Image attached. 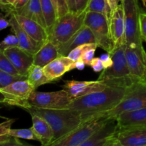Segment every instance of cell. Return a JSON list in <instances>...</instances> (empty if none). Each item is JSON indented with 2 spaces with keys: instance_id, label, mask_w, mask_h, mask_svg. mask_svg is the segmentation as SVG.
Here are the masks:
<instances>
[{
  "instance_id": "10",
  "label": "cell",
  "mask_w": 146,
  "mask_h": 146,
  "mask_svg": "<svg viewBox=\"0 0 146 146\" xmlns=\"http://www.w3.org/2000/svg\"><path fill=\"white\" fill-rule=\"evenodd\" d=\"M74 101L68 93L63 88L52 92L33 91L29 98L32 107L46 109H66Z\"/></svg>"
},
{
  "instance_id": "8",
  "label": "cell",
  "mask_w": 146,
  "mask_h": 146,
  "mask_svg": "<svg viewBox=\"0 0 146 146\" xmlns=\"http://www.w3.org/2000/svg\"><path fill=\"white\" fill-rule=\"evenodd\" d=\"M35 90L27 80L17 81L0 88L1 103L5 106L19 107L27 111L32 107L29 104V98Z\"/></svg>"
},
{
  "instance_id": "22",
  "label": "cell",
  "mask_w": 146,
  "mask_h": 146,
  "mask_svg": "<svg viewBox=\"0 0 146 146\" xmlns=\"http://www.w3.org/2000/svg\"><path fill=\"white\" fill-rule=\"evenodd\" d=\"M32 121V128L41 143V146L49 145L54 141V131L49 124L41 117L35 114H30Z\"/></svg>"
},
{
  "instance_id": "37",
  "label": "cell",
  "mask_w": 146,
  "mask_h": 146,
  "mask_svg": "<svg viewBox=\"0 0 146 146\" xmlns=\"http://www.w3.org/2000/svg\"><path fill=\"white\" fill-rule=\"evenodd\" d=\"M140 31L143 41L146 42V13L141 11L139 17Z\"/></svg>"
},
{
  "instance_id": "28",
  "label": "cell",
  "mask_w": 146,
  "mask_h": 146,
  "mask_svg": "<svg viewBox=\"0 0 146 146\" xmlns=\"http://www.w3.org/2000/svg\"><path fill=\"white\" fill-rule=\"evenodd\" d=\"M9 135V136L14 137V138L38 141L36 135L31 127L29 128H17V129L11 128Z\"/></svg>"
},
{
  "instance_id": "38",
  "label": "cell",
  "mask_w": 146,
  "mask_h": 146,
  "mask_svg": "<svg viewBox=\"0 0 146 146\" xmlns=\"http://www.w3.org/2000/svg\"><path fill=\"white\" fill-rule=\"evenodd\" d=\"M16 0H0L1 8L5 12V17L11 15L12 12V7Z\"/></svg>"
},
{
  "instance_id": "9",
  "label": "cell",
  "mask_w": 146,
  "mask_h": 146,
  "mask_svg": "<svg viewBox=\"0 0 146 146\" xmlns=\"http://www.w3.org/2000/svg\"><path fill=\"white\" fill-rule=\"evenodd\" d=\"M144 108H146V81H138L127 88L119 104L106 113L109 117L115 118L124 112Z\"/></svg>"
},
{
  "instance_id": "16",
  "label": "cell",
  "mask_w": 146,
  "mask_h": 146,
  "mask_svg": "<svg viewBox=\"0 0 146 146\" xmlns=\"http://www.w3.org/2000/svg\"><path fill=\"white\" fill-rule=\"evenodd\" d=\"M76 68V61L68 56L58 57L43 68L47 78L53 82L60 79L65 74Z\"/></svg>"
},
{
  "instance_id": "5",
  "label": "cell",
  "mask_w": 146,
  "mask_h": 146,
  "mask_svg": "<svg viewBox=\"0 0 146 146\" xmlns=\"http://www.w3.org/2000/svg\"><path fill=\"white\" fill-rule=\"evenodd\" d=\"M125 21V38L127 46L144 49L140 31L139 17L141 12L138 0H121Z\"/></svg>"
},
{
  "instance_id": "32",
  "label": "cell",
  "mask_w": 146,
  "mask_h": 146,
  "mask_svg": "<svg viewBox=\"0 0 146 146\" xmlns=\"http://www.w3.org/2000/svg\"><path fill=\"white\" fill-rule=\"evenodd\" d=\"M97 45L96 44H83V45L79 46H77L76 48H75L74 49H73L71 52L68 54V55L67 56L68 57H69L71 59H72L73 61H77L81 58V57L82 56L83 54L84 53V51L86 50H87L88 48H91V47Z\"/></svg>"
},
{
  "instance_id": "11",
  "label": "cell",
  "mask_w": 146,
  "mask_h": 146,
  "mask_svg": "<svg viewBox=\"0 0 146 146\" xmlns=\"http://www.w3.org/2000/svg\"><path fill=\"white\" fill-rule=\"evenodd\" d=\"M107 86L98 81H64L62 88L68 93L73 99L88 95L92 93L102 91L107 88Z\"/></svg>"
},
{
  "instance_id": "26",
  "label": "cell",
  "mask_w": 146,
  "mask_h": 146,
  "mask_svg": "<svg viewBox=\"0 0 146 146\" xmlns=\"http://www.w3.org/2000/svg\"><path fill=\"white\" fill-rule=\"evenodd\" d=\"M43 15L46 23V29L49 34L57 20L55 7L51 0H40Z\"/></svg>"
},
{
  "instance_id": "13",
  "label": "cell",
  "mask_w": 146,
  "mask_h": 146,
  "mask_svg": "<svg viewBox=\"0 0 146 146\" xmlns=\"http://www.w3.org/2000/svg\"><path fill=\"white\" fill-rule=\"evenodd\" d=\"M1 51L4 52L19 74L27 76L29 69L34 64V55L19 46L11 47Z\"/></svg>"
},
{
  "instance_id": "49",
  "label": "cell",
  "mask_w": 146,
  "mask_h": 146,
  "mask_svg": "<svg viewBox=\"0 0 146 146\" xmlns=\"http://www.w3.org/2000/svg\"><path fill=\"white\" fill-rule=\"evenodd\" d=\"M141 1H142L144 7H146V0H141Z\"/></svg>"
},
{
  "instance_id": "40",
  "label": "cell",
  "mask_w": 146,
  "mask_h": 146,
  "mask_svg": "<svg viewBox=\"0 0 146 146\" xmlns=\"http://www.w3.org/2000/svg\"><path fill=\"white\" fill-rule=\"evenodd\" d=\"M100 58H101V61H102L104 69L110 68V67H111L113 66V58L109 53H106V54H101V56H100Z\"/></svg>"
},
{
  "instance_id": "7",
  "label": "cell",
  "mask_w": 146,
  "mask_h": 146,
  "mask_svg": "<svg viewBox=\"0 0 146 146\" xmlns=\"http://www.w3.org/2000/svg\"><path fill=\"white\" fill-rule=\"evenodd\" d=\"M84 25L93 31L98 47L111 54L115 46L110 34L109 19L107 16L101 13L86 12Z\"/></svg>"
},
{
  "instance_id": "14",
  "label": "cell",
  "mask_w": 146,
  "mask_h": 146,
  "mask_svg": "<svg viewBox=\"0 0 146 146\" xmlns=\"http://www.w3.org/2000/svg\"><path fill=\"white\" fill-rule=\"evenodd\" d=\"M109 29L115 48L125 44L124 11L121 2L110 17Z\"/></svg>"
},
{
  "instance_id": "12",
  "label": "cell",
  "mask_w": 146,
  "mask_h": 146,
  "mask_svg": "<svg viewBox=\"0 0 146 146\" xmlns=\"http://www.w3.org/2000/svg\"><path fill=\"white\" fill-rule=\"evenodd\" d=\"M145 49L125 46V53L128 68L133 78L137 81H146V64L144 61Z\"/></svg>"
},
{
  "instance_id": "31",
  "label": "cell",
  "mask_w": 146,
  "mask_h": 146,
  "mask_svg": "<svg viewBox=\"0 0 146 146\" xmlns=\"http://www.w3.org/2000/svg\"><path fill=\"white\" fill-rule=\"evenodd\" d=\"M15 121V118H7L0 124V142L11 137L9 133L11 129V125Z\"/></svg>"
},
{
  "instance_id": "35",
  "label": "cell",
  "mask_w": 146,
  "mask_h": 146,
  "mask_svg": "<svg viewBox=\"0 0 146 146\" xmlns=\"http://www.w3.org/2000/svg\"><path fill=\"white\" fill-rule=\"evenodd\" d=\"M97 47H98V45H95L94 46L91 47V48H88L87 50H86L84 54H83L82 56L79 59L80 61H83L86 64V66H90L91 61L94 58L96 49L97 48Z\"/></svg>"
},
{
  "instance_id": "6",
  "label": "cell",
  "mask_w": 146,
  "mask_h": 146,
  "mask_svg": "<svg viewBox=\"0 0 146 146\" xmlns=\"http://www.w3.org/2000/svg\"><path fill=\"white\" fill-rule=\"evenodd\" d=\"M106 113L83 122L76 129L48 146H78L99 131L111 118Z\"/></svg>"
},
{
  "instance_id": "29",
  "label": "cell",
  "mask_w": 146,
  "mask_h": 146,
  "mask_svg": "<svg viewBox=\"0 0 146 146\" xmlns=\"http://www.w3.org/2000/svg\"><path fill=\"white\" fill-rule=\"evenodd\" d=\"M27 80V76L20 74H11L0 71V88H4L19 81Z\"/></svg>"
},
{
  "instance_id": "33",
  "label": "cell",
  "mask_w": 146,
  "mask_h": 146,
  "mask_svg": "<svg viewBox=\"0 0 146 146\" xmlns=\"http://www.w3.org/2000/svg\"><path fill=\"white\" fill-rule=\"evenodd\" d=\"M19 46V41L15 34H9L3 39L0 44V51H4L11 47Z\"/></svg>"
},
{
  "instance_id": "21",
  "label": "cell",
  "mask_w": 146,
  "mask_h": 146,
  "mask_svg": "<svg viewBox=\"0 0 146 146\" xmlns=\"http://www.w3.org/2000/svg\"><path fill=\"white\" fill-rule=\"evenodd\" d=\"M21 28L35 41L45 43L48 38V34L44 27L36 21L23 16L13 13Z\"/></svg>"
},
{
  "instance_id": "4",
  "label": "cell",
  "mask_w": 146,
  "mask_h": 146,
  "mask_svg": "<svg viewBox=\"0 0 146 146\" xmlns=\"http://www.w3.org/2000/svg\"><path fill=\"white\" fill-rule=\"evenodd\" d=\"M86 11L83 13L68 12L57 19L51 33L48 34L50 41L57 46L68 41L84 25Z\"/></svg>"
},
{
  "instance_id": "41",
  "label": "cell",
  "mask_w": 146,
  "mask_h": 146,
  "mask_svg": "<svg viewBox=\"0 0 146 146\" xmlns=\"http://www.w3.org/2000/svg\"><path fill=\"white\" fill-rule=\"evenodd\" d=\"M89 0H75L76 9L77 13H83L86 11Z\"/></svg>"
},
{
  "instance_id": "44",
  "label": "cell",
  "mask_w": 146,
  "mask_h": 146,
  "mask_svg": "<svg viewBox=\"0 0 146 146\" xmlns=\"http://www.w3.org/2000/svg\"><path fill=\"white\" fill-rule=\"evenodd\" d=\"M107 3L108 4V7L110 8V11H111V15L113 13L115 9L118 7L119 5V2H121V0H106ZM110 15V17H111ZM110 18V17H109Z\"/></svg>"
},
{
  "instance_id": "39",
  "label": "cell",
  "mask_w": 146,
  "mask_h": 146,
  "mask_svg": "<svg viewBox=\"0 0 146 146\" xmlns=\"http://www.w3.org/2000/svg\"><path fill=\"white\" fill-rule=\"evenodd\" d=\"M90 66L92 68L94 72L96 73L102 72L104 70V65H103L102 61H101L100 57L99 58H98V57H94L92 61H91Z\"/></svg>"
},
{
  "instance_id": "47",
  "label": "cell",
  "mask_w": 146,
  "mask_h": 146,
  "mask_svg": "<svg viewBox=\"0 0 146 146\" xmlns=\"http://www.w3.org/2000/svg\"><path fill=\"white\" fill-rule=\"evenodd\" d=\"M85 66L86 64L83 61H80V60L76 61V68H77L79 71H81V70L84 69L85 68Z\"/></svg>"
},
{
  "instance_id": "19",
  "label": "cell",
  "mask_w": 146,
  "mask_h": 146,
  "mask_svg": "<svg viewBox=\"0 0 146 146\" xmlns=\"http://www.w3.org/2000/svg\"><path fill=\"white\" fill-rule=\"evenodd\" d=\"M117 130L116 118L111 117L99 131L78 146H104L107 140L116 133Z\"/></svg>"
},
{
  "instance_id": "27",
  "label": "cell",
  "mask_w": 146,
  "mask_h": 146,
  "mask_svg": "<svg viewBox=\"0 0 146 146\" xmlns=\"http://www.w3.org/2000/svg\"><path fill=\"white\" fill-rule=\"evenodd\" d=\"M86 11L104 14L107 16L108 19L111 15V11L106 0H89Z\"/></svg>"
},
{
  "instance_id": "23",
  "label": "cell",
  "mask_w": 146,
  "mask_h": 146,
  "mask_svg": "<svg viewBox=\"0 0 146 146\" xmlns=\"http://www.w3.org/2000/svg\"><path fill=\"white\" fill-rule=\"evenodd\" d=\"M61 56L56 45L47 40L39 50L34 55V64L42 68L58 57Z\"/></svg>"
},
{
  "instance_id": "34",
  "label": "cell",
  "mask_w": 146,
  "mask_h": 146,
  "mask_svg": "<svg viewBox=\"0 0 146 146\" xmlns=\"http://www.w3.org/2000/svg\"><path fill=\"white\" fill-rule=\"evenodd\" d=\"M57 14V19L69 12L66 0H51Z\"/></svg>"
},
{
  "instance_id": "1",
  "label": "cell",
  "mask_w": 146,
  "mask_h": 146,
  "mask_svg": "<svg viewBox=\"0 0 146 146\" xmlns=\"http://www.w3.org/2000/svg\"><path fill=\"white\" fill-rule=\"evenodd\" d=\"M126 90L108 86L102 91L76 98L68 109L78 113L84 122L113 109L123 99Z\"/></svg>"
},
{
  "instance_id": "2",
  "label": "cell",
  "mask_w": 146,
  "mask_h": 146,
  "mask_svg": "<svg viewBox=\"0 0 146 146\" xmlns=\"http://www.w3.org/2000/svg\"><path fill=\"white\" fill-rule=\"evenodd\" d=\"M27 111L29 114H35L41 117L49 124L54 134L52 143L69 133L83 123L78 113L68 108L46 109L31 107Z\"/></svg>"
},
{
  "instance_id": "46",
  "label": "cell",
  "mask_w": 146,
  "mask_h": 146,
  "mask_svg": "<svg viewBox=\"0 0 146 146\" xmlns=\"http://www.w3.org/2000/svg\"><path fill=\"white\" fill-rule=\"evenodd\" d=\"M66 1H67V4H68V9H69L70 12H76L75 0H66Z\"/></svg>"
},
{
  "instance_id": "24",
  "label": "cell",
  "mask_w": 146,
  "mask_h": 146,
  "mask_svg": "<svg viewBox=\"0 0 146 146\" xmlns=\"http://www.w3.org/2000/svg\"><path fill=\"white\" fill-rule=\"evenodd\" d=\"M12 13H15L19 15L34 20L46 29V23L43 15L40 0H29L23 8Z\"/></svg>"
},
{
  "instance_id": "42",
  "label": "cell",
  "mask_w": 146,
  "mask_h": 146,
  "mask_svg": "<svg viewBox=\"0 0 146 146\" xmlns=\"http://www.w3.org/2000/svg\"><path fill=\"white\" fill-rule=\"evenodd\" d=\"M104 146H123L122 144L119 141V140L117 138L116 135H113V136L110 137L108 140H107L106 143Z\"/></svg>"
},
{
  "instance_id": "45",
  "label": "cell",
  "mask_w": 146,
  "mask_h": 146,
  "mask_svg": "<svg viewBox=\"0 0 146 146\" xmlns=\"http://www.w3.org/2000/svg\"><path fill=\"white\" fill-rule=\"evenodd\" d=\"M9 27H10L9 19L7 20L5 16L1 15L0 19V30H4Z\"/></svg>"
},
{
  "instance_id": "36",
  "label": "cell",
  "mask_w": 146,
  "mask_h": 146,
  "mask_svg": "<svg viewBox=\"0 0 146 146\" xmlns=\"http://www.w3.org/2000/svg\"><path fill=\"white\" fill-rule=\"evenodd\" d=\"M0 146H34L25 142H21L19 138L9 137L8 139L0 142Z\"/></svg>"
},
{
  "instance_id": "48",
  "label": "cell",
  "mask_w": 146,
  "mask_h": 146,
  "mask_svg": "<svg viewBox=\"0 0 146 146\" xmlns=\"http://www.w3.org/2000/svg\"><path fill=\"white\" fill-rule=\"evenodd\" d=\"M143 58H144V61H145V62L146 64V51H145V50L143 51Z\"/></svg>"
},
{
  "instance_id": "3",
  "label": "cell",
  "mask_w": 146,
  "mask_h": 146,
  "mask_svg": "<svg viewBox=\"0 0 146 146\" xmlns=\"http://www.w3.org/2000/svg\"><path fill=\"white\" fill-rule=\"evenodd\" d=\"M126 45L123 44L115 48L111 53L113 64L110 68L104 69L98 77V81L108 87L128 88L138 82L131 76L125 57V49Z\"/></svg>"
},
{
  "instance_id": "15",
  "label": "cell",
  "mask_w": 146,
  "mask_h": 146,
  "mask_svg": "<svg viewBox=\"0 0 146 146\" xmlns=\"http://www.w3.org/2000/svg\"><path fill=\"white\" fill-rule=\"evenodd\" d=\"M86 44H96V41L91 29L84 25L68 41L57 47L60 55L67 56L73 49Z\"/></svg>"
},
{
  "instance_id": "43",
  "label": "cell",
  "mask_w": 146,
  "mask_h": 146,
  "mask_svg": "<svg viewBox=\"0 0 146 146\" xmlns=\"http://www.w3.org/2000/svg\"><path fill=\"white\" fill-rule=\"evenodd\" d=\"M29 0H16L12 7V12H14V11L23 8L29 2Z\"/></svg>"
},
{
  "instance_id": "30",
  "label": "cell",
  "mask_w": 146,
  "mask_h": 146,
  "mask_svg": "<svg viewBox=\"0 0 146 146\" xmlns=\"http://www.w3.org/2000/svg\"><path fill=\"white\" fill-rule=\"evenodd\" d=\"M0 71L11 74H19L12 63L5 56L3 51H0ZM21 75V74H20Z\"/></svg>"
},
{
  "instance_id": "25",
  "label": "cell",
  "mask_w": 146,
  "mask_h": 146,
  "mask_svg": "<svg viewBox=\"0 0 146 146\" xmlns=\"http://www.w3.org/2000/svg\"><path fill=\"white\" fill-rule=\"evenodd\" d=\"M27 81L33 86L35 89L41 86L51 83L44 74L42 67L33 64L27 73Z\"/></svg>"
},
{
  "instance_id": "17",
  "label": "cell",
  "mask_w": 146,
  "mask_h": 146,
  "mask_svg": "<svg viewBox=\"0 0 146 146\" xmlns=\"http://www.w3.org/2000/svg\"><path fill=\"white\" fill-rule=\"evenodd\" d=\"M10 27L12 29L19 41V47L30 53L32 55H34L38 50L41 48L44 43H40L33 39L20 26L18 21L16 19L15 16L13 13H11L9 16Z\"/></svg>"
},
{
  "instance_id": "18",
  "label": "cell",
  "mask_w": 146,
  "mask_h": 146,
  "mask_svg": "<svg viewBox=\"0 0 146 146\" xmlns=\"http://www.w3.org/2000/svg\"><path fill=\"white\" fill-rule=\"evenodd\" d=\"M118 130L146 128V108L128 111L115 117Z\"/></svg>"
},
{
  "instance_id": "20",
  "label": "cell",
  "mask_w": 146,
  "mask_h": 146,
  "mask_svg": "<svg viewBox=\"0 0 146 146\" xmlns=\"http://www.w3.org/2000/svg\"><path fill=\"white\" fill-rule=\"evenodd\" d=\"M115 135L123 146H146V128L117 130Z\"/></svg>"
}]
</instances>
